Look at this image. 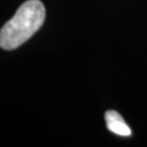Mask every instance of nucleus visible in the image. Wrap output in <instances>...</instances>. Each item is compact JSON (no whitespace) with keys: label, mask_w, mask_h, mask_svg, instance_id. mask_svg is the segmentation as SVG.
<instances>
[{"label":"nucleus","mask_w":147,"mask_h":147,"mask_svg":"<svg viewBox=\"0 0 147 147\" xmlns=\"http://www.w3.org/2000/svg\"><path fill=\"white\" fill-rule=\"evenodd\" d=\"M105 123H107V127L114 134L120 136L131 135V129L126 125V123L120 117V114L115 110H108L105 113Z\"/></svg>","instance_id":"2"},{"label":"nucleus","mask_w":147,"mask_h":147,"mask_svg":"<svg viewBox=\"0 0 147 147\" xmlns=\"http://www.w3.org/2000/svg\"><path fill=\"white\" fill-rule=\"evenodd\" d=\"M45 20V9L39 0H27L0 30V47L5 50L18 48L27 42Z\"/></svg>","instance_id":"1"}]
</instances>
